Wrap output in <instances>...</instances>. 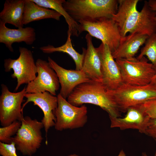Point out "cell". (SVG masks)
<instances>
[{"label":"cell","mask_w":156,"mask_h":156,"mask_svg":"<svg viewBox=\"0 0 156 156\" xmlns=\"http://www.w3.org/2000/svg\"><path fill=\"white\" fill-rule=\"evenodd\" d=\"M148 3L151 8L156 12V0H149Z\"/></svg>","instance_id":"obj_28"},{"label":"cell","mask_w":156,"mask_h":156,"mask_svg":"<svg viewBox=\"0 0 156 156\" xmlns=\"http://www.w3.org/2000/svg\"><path fill=\"white\" fill-rule=\"evenodd\" d=\"M25 97L27 99L22 106V111L25 105L30 102L38 106L42 110L44 116L41 122L44 125L46 136L49 129L55 126L56 121L55 113L58 106L57 96L48 92L33 93H26Z\"/></svg>","instance_id":"obj_12"},{"label":"cell","mask_w":156,"mask_h":156,"mask_svg":"<svg viewBox=\"0 0 156 156\" xmlns=\"http://www.w3.org/2000/svg\"><path fill=\"white\" fill-rule=\"evenodd\" d=\"M25 0H6L0 13V21L18 28L23 27V16Z\"/></svg>","instance_id":"obj_19"},{"label":"cell","mask_w":156,"mask_h":156,"mask_svg":"<svg viewBox=\"0 0 156 156\" xmlns=\"http://www.w3.org/2000/svg\"><path fill=\"white\" fill-rule=\"evenodd\" d=\"M41 7L50 8L63 16L68 26V30L72 35L78 37L81 34L78 23L75 21L68 14L64 8L63 4L65 0H31Z\"/></svg>","instance_id":"obj_21"},{"label":"cell","mask_w":156,"mask_h":156,"mask_svg":"<svg viewBox=\"0 0 156 156\" xmlns=\"http://www.w3.org/2000/svg\"><path fill=\"white\" fill-rule=\"evenodd\" d=\"M137 58L146 56L156 69V32L148 36Z\"/></svg>","instance_id":"obj_23"},{"label":"cell","mask_w":156,"mask_h":156,"mask_svg":"<svg viewBox=\"0 0 156 156\" xmlns=\"http://www.w3.org/2000/svg\"><path fill=\"white\" fill-rule=\"evenodd\" d=\"M16 148L13 142L10 144L0 142V154L2 156H18Z\"/></svg>","instance_id":"obj_25"},{"label":"cell","mask_w":156,"mask_h":156,"mask_svg":"<svg viewBox=\"0 0 156 156\" xmlns=\"http://www.w3.org/2000/svg\"><path fill=\"white\" fill-rule=\"evenodd\" d=\"M150 84L154 88H156V73L153 77Z\"/></svg>","instance_id":"obj_29"},{"label":"cell","mask_w":156,"mask_h":156,"mask_svg":"<svg viewBox=\"0 0 156 156\" xmlns=\"http://www.w3.org/2000/svg\"><path fill=\"white\" fill-rule=\"evenodd\" d=\"M78 23L80 33L88 32L91 36L99 39L107 45L112 53L118 47L122 37L117 25L112 18L92 21L82 20Z\"/></svg>","instance_id":"obj_7"},{"label":"cell","mask_w":156,"mask_h":156,"mask_svg":"<svg viewBox=\"0 0 156 156\" xmlns=\"http://www.w3.org/2000/svg\"><path fill=\"white\" fill-rule=\"evenodd\" d=\"M145 134L156 139V118L150 119Z\"/></svg>","instance_id":"obj_27"},{"label":"cell","mask_w":156,"mask_h":156,"mask_svg":"<svg viewBox=\"0 0 156 156\" xmlns=\"http://www.w3.org/2000/svg\"><path fill=\"white\" fill-rule=\"evenodd\" d=\"M21 126L15 136L12 138L16 150L24 155L31 156L40 148L43 138V123L29 116L23 117Z\"/></svg>","instance_id":"obj_6"},{"label":"cell","mask_w":156,"mask_h":156,"mask_svg":"<svg viewBox=\"0 0 156 156\" xmlns=\"http://www.w3.org/2000/svg\"><path fill=\"white\" fill-rule=\"evenodd\" d=\"M141 105L129 108L126 115L123 118L109 117L110 127L118 128L121 130L136 129L140 133L145 134L151 118L145 112Z\"/></svg>","instance_id":"obj_15"},{"label":"cell","mask_w":156,"mask_h":156,"mask_svg":"<svg viewBox=\"0 0 156 156\" xmlns=\"http://www.w3.org/2000/svg\"><path fill=\"white\" fill-rule=\"evenodd\" d=\"M85 38L87 48L83 47L84 56L81 70L92 81L103 83L101 62L98 53L93 45L92 36L87 34Z\"/></svg>","instance_id":"obj_16"},{"label":"cell","mask_w":156,"mask_h":156,"mask_svg":"<svg viewBox=\"0 0 156 156\" xmlns=\"http://www.w3.org/2000/svg\"><path fill=\"white\" fill-rule=\"evenodd\" d=\"M68 156H79L75 154L70 155ZM117 156H126V155L124 151L121 150L119 152L118 155Z\"/></svg>","instance_id":"obj_30"},{"label":"cell","mask_w":156,"mask_h":156,"mask_svg":"<svg viewBox=\"0 0 156 156\" xmlns=\"http://www.w3.org/2000/svg\"><path fill=\"white\" fill-rule=\"evenodd\" d=\"M148 36L139 34H129L122 37L116 50L112 53L114 59L134 57L140 47L144 44Z\"/></svg>","instance_id":"obj_18"},{"label":"cell","mask_w":156,"mask_h":156,"mask_svg":"<svg viewBox=\"0 0 156 156\" xmlns=\"http://www.w3.org/2000/svg\"><path fill=\"white\" fill-rule=\"evenodd\" d=\"M55 115V126L57 131L72 129L83 127L88 121V110L85 105L77 107L71 104L59 93Z\"/></svg>","instance_id":"obj_9"},{"label":"cell","mask_w":156,"mask_h":156,"mask_svg":"<svg viewBox=\"0 0 156 156\" xmlns=\"http://www.w3.org/2000/svg\"><path fill=\"white\" fill-rule=\"evenodd\" d=\"M118 0H68L63 6L70 16L78 23L111 18L117 12Z\"/></svg>","instance_id":"obj_3"},{"label":"cell","mask_w":156,"mask_h":156,"mask_svg":"<svg viewBox=\"0 0 156 156\" xmlns=\"http://www.w3.org/2000/svg\"><path fill=\"white\" fill-rule=\"evenodd\" d=\"M21 124V121H16L7 126L0 127V142L8 144L11 143L12 136L16 134Z\"/></svg>","instance_id":"obj_24"},{"label":"cell","mask_w":156,"mask_h":156,"mask_svg":"<svg viewBox=\"0 0 156 156\" xmlns=\"http://www.w3.org/2000/svg\"><path fill=\"white\" fill-rule=\"evenodd\" d=\"M72 35L70 31L68 30L67 39L64 44L58 47H55L52 45H48L41 47L40 49L43 53H46L60 52L68 54L74 60L76 70H81L82 68L84 51L82 49V53L80 54L74 49L71 38Z\"/></svg>","instance_id":"obj_22"},{"label":"cell","mask_w":156,"mask_h":156,"mask_svg":"<svg viewBox=\"0 0 156 156\" xmlns=\"http://www.w3.org/2000/svg\"><path fill=\"white\" fill-rule=\"evenodd\" d=\"M107 89L116 103L120 111L125 112L131 107L142 104L156 99V88L150 84L143 86L123 83L114 90Z\"/></svg>","instance_id":"obj_5"},{"label":"cell","mask_w":156,"mask_h":156,"mask_svg":"<svg viewBox=\"0 0 156 156\" xmlns=\"http://www.w3.org/2000/svg\"><path fill=\"white\" fill-rule=\"evenodd\" d=\"M141 156H148L145 152H142Z\"/></svg>","instance_id":"obj_31"},{"label":"cell","mask_w":156,"mask_h":156,"mask_svg":"<svg viewBox=\"0 0 156 156\" xmlns=\"http://www.w3.org/2000/svg\"><path fill=\"white\" fill-rule=\"evenodd\" d=\"M0 96V121L3 127L7 126L16 121H21L23 117L21 104L26 93V87L21 91L12 92L8 87L1 85Z\"/></svg>","instance_id":"obj_10"},{"label":"cell","mask_w":156,"mask_h":156,"mask_svg":"<svg viewBox=\"0 0 156 156\" xmlns=\"http://www.w3.org/2000/svg\"><path fill=\"white\" fill-rule=\"evenodd\" d=\"M96 49L101 62L103 83L107 89L115 90L123 83L119 67L107 45L101 43Z\"/></svg>","instance_id":"obj_13"},{"label":"cell","mask_w":156,"mask_h":156,"mask_svg":"<svg viewBox=\"0 0 156 156\" xmlns=\"http://www.w3.org/2000/svg\"><path fill=\"white\" fill-rule=\"evenodd\" d=\"M20 55L16 59L10 58L4 60L5 70L8 72L12 69V77L17 79L14 91L17 90L24 84H28L36 77L37 68L31 51L25 47H20Z\"/></svg>","instance_id":"obj_8"},{"label":"cell","mask_w":156,"mask_h":156,"mask_svg":"<svg viewBox=\"0 0 156 156\" xmlns=\"http://www.w3.org/2000/svg\"><path fill=\"white\" fill-rule=\"evenodd\" d=\"M36 40V34L34 28L27 27L10 29L0 21V42L4 44L11 52L14 51L12 45L14 43L24 42L31 45Z\"/></svg>","instance_id":"obj_17"},{"label":"cell","mask_w":156,"mask_h":156,"mask_svg":"<svg viewBox=\"0 0 156 156\" xmlns=\"http://www.w3.org/2000/svg\"><path fill=\"white\" fill-rule=\"evenodd\" d=\"M67 101L77 107L86 103L97 105L106 111L109 117L121 116L116 103L102 82L91 80L79 85L68 97Z\"/></svg>","instance_id":"obj_2"},{"label":"cell","mask_w":156,"mask_h":156,"mask_svg":"<svg viewBox=\"0 0 156 156\" xmlns=\"http://www.w3.org/2000/svg\"><path fill=\"white\" fill-rule=\"evenodd\" d=\"M124 83L143 86L149 84L156 73V69L145 56L115 60Z\"/></svg>","instance_id":"obj_4"},{"label":"cell","mask_w":156,"mask_h":156,"mask_svg":"<svg viewBox=\"0 0 156 156\" xmlns=\"http://www.w3.org/2000/svg\"><path fill=\"white\" fill-rule=\"evenodd\" d=\"M141 105L151 119L156 118V99L148 101Z\"/></svg>","instance_id":"obj_26"},{"label":"cell","mask_w":156,"mask_h":156,"mask_svg":"<svg viewBox=\"0 0 156 156\" xmlns=\"http://www.w3.org/2000/svg\"><path fill=\"white\" fill-rule=\"evenodd\" d=\"M48 60L58 77L61 85L59 94L65 99L68 97L77 86L91 81L81 70L66 69L59 66L50 57H48Z\"/></svg>","instance_id":"obj_14"},{"label":"cell","mask_w":156,"mask_h":156,"mask_svg":"<svg viewBox=\"0 0 156 156\" xmlns=\"http://www.w3.org/2000/svg\"><path fill=\"white\" fill-rule=\"evenodd\" d=\"M36 64L38 75L34 80L27 84L26 87V93L48 92L56 96L60 84L56 72L48 62L38 59Z\"/></svg>","instance_id":"obj_11"},{"label":"cell","mask_w":156,"mask_h":156,"mask_svg":"<svg viewBox=\"0 0 156 156\" xmlns=\"http://www.w3.org/2000/svg\"><path fill=\"white\" fill-rule=\"evenodd\" d=\"M139 0H118L116 13L112 18L117 25L122 37L139 34L149 36L156 32V12L144 1L140 11L137 9Z\"/></svg>","instance_id":"obj_1"},{"label":"cell","mask_w":156,"mask_h":156,"mask_svg":"<svg viewBox=\"0 0 156 156\" xmlns=\"http://www.w3.org/2000/svg\"><path fill=\"white\" fill-rule=\"evenodd\" d=\"M62 16L55 10L40 6L31 0H25L23 16L24 25L44 19L52 18L60 21Z\"/></svg>","instance_id":"obj_20"},{"label":"cell","mask_w":156,"mask_h":156,"mask_svg":"<svg viewBox=\"0 0 156 156\" xmlns=\"http://www.w3.org/2000/svg\"><path fill=\"white\" fill-rule=\"evenodd\" d=\"M155 141L156 143V139H155ZM154 156H156V151H155V153L154 154Z\"/></svg>","instance_id":"obj_32"}]
</instances>
